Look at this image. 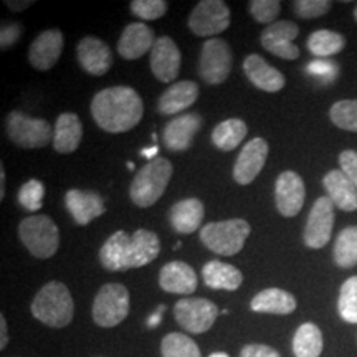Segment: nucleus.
<instances>
[{"label":"nucleus","mask_w":357,"mask_h":357,"mask_svg":"<svg viewBox=\"0 0 357 357\" xmlns=\"http://www.w3.org/2000/svg\"><path fill=\"white\" fill-rule=\"evenodd\" d=\"M91 116L102 131L128 132L141 123L144 102L131 86L105 88L93 98Z\"/></svg>","instance_id":"obj_1"},{"label":"nucleus","mask_w":357,"mask_h":357,"mask_svg":"<svg viewBox=\"0 0 357 357\" xmlns=\"http://www.w3.org/2000/svg\"><path fill=\"white\" fill-rule=\"evenodd\" d=\"M160 253V240L154 231L139 229L132 235L114 231L100 250V263L108 271H126L153 263Z\"/></svg>","instance_id":"obj_2"},{"label":"nucleus","mask_w":357,"mask_h":357,"mask_svg":"<svg viewBox=\"0 0 357 357\" xmlns=\"http://www.w3.org/2000/svg\"><path fill=\"white\" fill-rule=\"evenodd\" d=\"M30 310L33 318L40 323L61 329L73 321L75 301L66 284L60 281H50L35 294Z\"/></svg>","instance_id":"obj_3"},{"label":"nucleus","mask_w":357,"mask_h":357,"mask_svg":"<svg viewBox=\"0 0 357 357\" xmlns=\"http://www.w3.org/2000/svg\"><path fill=\"white\" fill-rule=\"evenodd\" d=\"M172 172L174 167L169 159L154 158L149 160L144 167L137 171L129 187V197L132 204L141 208L154 205L166 192Z\"/></svg>","instance_id":"obj_4"},{"label":"nucleus","mask_w":357,"mask_h":357,"mask_svg":"<svg viewBox=\"0 0 357 357\" xmlns=\"http://www.w3.org/2000/svg\"><path fill=\"white\" fill-rule=\"evenodd\" d=\"M252 227L243 218L211 222L200 229V242L211 252L222 257H234L242 252Z\"/></svg>","instance_id":"obj_5"},{"label":"nucleus","mask_w":357,"mask_h":357,"mask_svg":"<svg viewBox=\"0 0 357 357\" xmlns=\"http://www.w3.org/2000/svg\"><path fill=\"white\" fill-rule=\"evenodd\" d=\"M19 238L29 253L40 260L52 258L60 247V230L48 215H30L19 225Z\"/></svg>","instance_id":"obj_6"},{"label":"nucleus","mask_w":357,"mask_h":357,"mask_svg":"<svg viewBox=\"0 0 357 357\" xmlns=\"http://www.w3.org/2000/svg\"><path fill=\"white\" fill-rule=\"evenodd\" d=\"M129 314V291L121 283H106L96 293L91 316L100 328H116Z\"/></svg>","instance_id":"obj_7"},{"label":"nucleus","mask_w":357,"mask_h":357,"mask_svg":"<svg viewBox=\"0 0 357 357\" xmlns=\"http://www.w3.org/2000/svg\"><path fill=\"white\" fill-rule=\"evenodd\" d=\"M7 134L15 146L24 149H40L53 141V126L45 119L30 118L20 111L7 116Z\"/></svg>","instance_id":"obj_8"},{"label":"nucleus","mask_w":357,"mask_h":357,"mask_svg":"<svg viewBox=\"0 0 357 357\" xmlns=\"http://www.w3.org/2000/svg\"><path fill=\"white\" fill-rule=\"evenodd\" d=\"M231 63H234V56L229 43L222 38H208L202 45L199 58V75L207 84L217 86L227 82Z\"/></svg>","instance_id":"obj_9"},{"label":"nucleus","mask_w":357,"mask_h":357,"mask_svg":"<svg viewBox=\"0 0 357 357\" xmlns=\"http://www.w3.org/2000/svg\"><path fill=\"white\" fill-rule=\"evenodd\" d=\"M230 8L222 0H200L189 15V29L197 37H211L230 26Z\"/></svg>","instance_id":"obj_10"},{"label":"nucleus","mask_w":357,"mask_h":357,"mask_svg":"<svg viewBox=\"0 0 357 357\" xmlns=\"http://www.w3.org/2000/svg\"><path fill=\"white\" fill-rule=\"evenodd\" d=\"M174 318L187 333L204 334L218 318V307L205 298H182L174 305Z\"/></svg>","instance_id":"obj_11"},{"label":"nucleus","mask_w":357,"mask_h":357,"mask_svg":"<svg viewBox=\"0 0 357 357\" xmlns=\"http://www.w3.org/2000/svg\"><path fill=\"white\" fill-rule=\"evenodd\" d=\"M334 204L328 197H319L307 215L303 240L311 250L324 248L329 243L334 229Z\"/></svg>","instance_id":"obj_12"},{"label":"nucleus","mask_w":357,"mask_h":357,"mask_svg":"<svg viewBox=\"0 0 357 357\" xmlns=\"http://www.w3.org/2000/svg\"><path fill=\"white\" fill-rule=\"evenodd\" d=\"M300 35V26L289 20H276L261 32V47L271 55L293 61L300 56V48L294 45V38Z\"/></svg>","instance_id":"obj_13"},{"label":"nucleus","mask_w":357,"mask_h":357,"mask_svg":"<svg viewBox=\"0 0 357 357\" xmlns=\"http://www.w3.org/2000/svg\"><path fill=\"white\" fill-rule=\"evenodd\" d=\"M306 199L303 177L294 171L281 172L275 184V204L283 217L291 218L301 212Z\"/></svg>","instance_id":"obj_14"},{"label":"nucleus","mask_w":357,"mask_h":357,"mask_svg":"<svg viewBox=\"0 0 357 357\" xmlns=\"http://www.w3.org/2000/svg\"><path fill=\"white\" fill-rule=\"evenodd\" d=\"M268 153H270V146H268L266 139H263V137L250 139L235 160L234 178L236 184H252L265 167Z\"/></svg>","instance_id":"obj_15"},{"label":"nucleus","mask_w":357,"mask_h":357,"mask_svg":"<svg viewBox=\"0 0 357 357\" xmlns=\"http://www.w3.org/2000/svg\"><path fill=\"white\" fill-rule=\"evenodd\" d=\"M151 71L160 83H172L182 65V55L171 37H159L151 50Z\"/></svg>","instance_id":"obj_16"},{"label":"nucleus","mask_w":357,"mask_h":357,"mask_svg":"<svg viewBox=\"0 0 357 357\" xmlns=\"http://www.w3.org/2000/svg\"><path fill=\"white\" fill-rule=\"evenodd\" d=\"M200 128H202V116L199 113L178 114L164 126V146L172 153H185L187 149H190Z\"/></svg>","instance_id":"obj_17"},{"label":"nucleus","mask_w":357,"mask_h":357,"mask_svg":"<svg viewBox=\"0 0 357 357\" xmlns=\"http://www.w3.org/2000/svg\"><path fill=\"white\" fill-rule=\"evenodd\" d=\"M63 33L56 29L38 33L29 48L30 65L40 71L52 70L63 53Z\"/></svg>","instance_id":"obj_18"},{"label":"nucleus","mask_w":357,"mask_h":357,"mask_svg":"<svg viewBox=\"0 0 357 357\" xmlns=\"http://www.w3.org/2000/svg\"><path fill=\"white\" fill-rule=\"evenodd\" d=\"M77 56L82 68L93 77H102L113 66L111 48L96 37H84L77 47Z\"/></svg>","instance_id":"obj_19"},{"label":"nucleus","mask_w":357,"mask_h":357,"mask_svg":"<svg viewBox=\"0 0 357 357\" xmlns=\"http://www.w3.org/2000/svg\"><path fill=\"white\" fill-rule=\"evenodd\" d=\"M65 205L77 225H88L106 212L105 202L96 192L70 189L65 194Z\"/></svg>","instance_id":"obj_20"},{"label":"nucleus","mask_w":357,"mask_h":357,"mask_svg":"<svg viewBox=\"0 0 357 357\" xmlns=\"http://www.w3.org/2000/svg\"><path fill=\"white\" fill-rule=\"evenodd\" d=\"M155 40L158 38L149 26L142 22H134L123 30L118 42V53L124 60H139L147 52L153 50Z\"/></svg>","instance_id":"obj_21"},{"label":"nucleus","mask_w":357,"mask_h":357,"mask_svg":"<svg viewBox=\"0 0 357 357\" xmlns=\"http://www.w3.org/2000/svg\"><path fill=\"white\" fill-rule=\"evenodd\" d=\"M197 283L195 270L184 261H171L160 268L159 287L166 293L189 296L197 289Z\"/></svg>","instance_id":"obj_22"},{"label":"nucleus","mask_w":357,"mask_h":357,"mask_svg":"<svg viewBox=\"0 0 357 357\" xmlns=\"http://www.w3.org/2000/svg\"><path fill=\"white\" fill-rule=\"evenodd\" d=\"M243 71L253 86L266 93L281 91L287 84V78L275 66L266 63L260 55H248L243 61Z\"/></svg>","instance_id":"obj_23"},{"label":"nucleus","mask_w":357,"mask_h":357,"mask_svg":"<svg viewBox=\"0 0 357 357\" xmlns=\"http://www.w3.org/2000/svg\"><path fill=\"white\" fill-rule=\"evenodd\" d=\"M323 185L328 197L339 211H357V187L347 178L341 169H333L323 177Z\"/></svg>","instance_id":"obj_24"},{"label":"nucleus","mask_w":357,"mask_h":357,"mask_svg":"<svg viewBox=\"0 0 357 357\" xmlns=\"http://www.w3.org/2000/svg\"><path fill=\"white\" fill-rule=\"evenodd\" d=\"M205 215L204 204L199 199H184L178 200L169 211V222L174 231L182 235H190L197 231L202 225Z\"/></svg>","instance_id":"obj_25"},{"label":"nucleus","mask_w":357,"mask_h":357,"mask_svg":"<svg viewBox=\"0 0 357 357\" xmlns=\"http://www.w3.org/2000/svg\"><path fill=\"white\" fill-rule=\"evenodd\" d=\"M199 98V84L194 82H177L162 93L158 101L160 114H178L189 109Z\"/></svg>","instance_id":"obj_26"},{"label":"nucleus","mask_w":357,"mask_h":357,"mask_svg":"<svg viewBox=\"0 0 357 357\" xmlns=\"http://www.w3.org/2000/svg\"><path fill=\"white\" fill-rule=\"evenodd\" d=\"M83 139V124L78 114L63 113L53 126V147L60 154H71L78 149Z\"/></svg>","instance_id":"obj_27"},{"label":"nucleus","mask_w":357,"mask_h":357,"mask_svg":"<svg viewBox=\"0 0 357 357\" xmlns=\"http://www.w3.org/2000/svg\"><path fill=\"white\" fill-rule=\"evenodd\" d=\"M296 298L287 289L266 288L260 291L250 301V310L265 314H281L287 316L296 310Z\"/></svg>","instance_id":"obj_28"},{"label":"nucleus","mask_w":357,"mask_h":357,"mask_svg":"<svg viewBox=\"0 0 357 357\" xmlns=\"http://www.w3.org/2000/svg\"><path fill=\"white\" fill-rule=\"evenodd\" d=\"M202 278L208 288L225 289V291H236L243 283V275L238 268L218 260L205 263Z\"/></svg>","instance_id":"obj_29"},{"label":"nucleus","mask_w":357,"mask_h":357,"mask_svg":"<svg viewBox=\"0 0 357 357\" xmlns=\"http://www.w3.org/2000/svg\"><path fill=\"white\" fill-rule=\"evenodd\" d=\"M248 126L245 121L238 118H230L217 124L212 131V142L217 149L223 153H230L242 144V141L247 137Z\"/></svg>","instance_id":"obj_30"},{"label":"nucleus","mask_w":357,"mask_h":357,"mask_svg":"<svg viewBox=\"0 0 357 357\" xmlns=\"http://www.w3.org/2000/svg\"><path fill=\"white\" fill-rule=\"evenodd\" d=\"M324 347L321 329L314 323H305L296 329L293 337L294 357H319Z\"/></svg>","instance_id":"obj_31"},{"label":"nucleus","mask_w":357,"mask_h":357,"mask_svg":"<svg viewBox=\"0 0 357 357\" xmlns=\"http://www.w3.org/2000/svg\"><path fill=\"white\" fill-rule=\"evenodd\" d=\"M306 47L311 55L318 58H329L344 50L346 38L344 35L333 32V30H316L307 37Z\"/></svg>","instance_id":"obj_32"},{"label":"nucleus","mask_w":357,"mask_h":357,"mask_svg":"<svg viewBox=\"0 0 357 357\" xmlns=\"http://www.w3.org/2000/svg\"><path fill=\"white\" fill-rule=\"evenodd\" d=\"M334 263L339 268H352L357 265V225L346 227L339 231L333 248Z\"/></svg>","instance_id":"obj_33"},{"label":"nucleus","mask_w":357,"mask_h":357,"mask_svg":"<svg viewBox=\"0 0 357 357\" xmlns=\"http://www.w3.org/2000/svg\"><path fill=\"white\" fill-rule=\"evenodd\" d=\"M162 357H202L195 341L182 333H171L160 342Z\"/></svg>","instance_id":"obj_34"},{"label":"nucleus","mask_w":357,"mask_h":357,"mask_svg":"<svg viewBox=\"0 0 357 357\" xmlns=\"http://www.w3.org/2000/svg\"><path fill=\"white\" fill-rule=\"evenodd\" d=\"M337 311L346 323L357 324V275L342 283L337 298Z\"/></svg>","instance_id":"obj_35"},{"label":"nucleus","mask_w":357,"mask_h":357,"mask_svg":"<svg viewBox=\"0 0 357 357\" xmlns=\"http://www.w3.org/2000/svg\"><path fill=\"white\" fill-rule=\"evenodd\" d=\"M329 118L336 128L357 132V100L336 101L329 109Z\"/></svg>","instance_id":"obj_36"},{"label":"nucleus","mask_w":357,"mask_h":357,"mask_svg":"<svg viewBox=\"0 0 357 357\" xmlns=\"http://www.w3.org/2000/svg\"><path fill=\"white\" fill-rule=\"evenodd\" d=\"M45 197V187L37 178H32V181L25 182L19 190V202L25 211L29 212H37L42 208Z\"/></svg>","instance_id":"obj_37"},{"label":"nucleus","mask_w":357,"mask_h":357,"mask_svg":"<svg viewBox=\"0 0 357 357\" xmlns=\"http://www.w3.org/2000/svg\"><path fill=\"white\" fill-rule=\"evenodd\" d=\"M131 12L141 20H158L166 15L169 3L164 0H132Z\"/></svg>","instance_id":"obj_38"},{"label":"nucleus","mask_w":357,"mask_h":357,"mask_svg":"<svg viewBox=\"0 0 357 357\" xmlns=\"http://www.w3.org/2000/svg\"><path fill=\"white\" fill-rule=\"evenodd\" d=\"M248 8L257 24L271 25L280 15L281 2L278 0H252L248 3Z\"/></svg>","instance_id":"obj_39"},{"label":"nucleus","mask_w":357,"mask_h":357,"mask_svg":"<svg viewBox=\"0 0 357 357\" xmlns=\"http://www.w3.org/2000/svg\"><path fill=\"white\" fill-rule=\"evenodd\" d=\"M294 13L303 20H311L323 17L331 10L333 2L329 0H298L293 3Z\"/></svg>","instance_id":"obj_40"},{"label":"nucleus","mask_w":357,"mask_h":357,"mask_svg":"<svg viewBox=\"0 0 357 357\" xmlns=\"http://www.w3.org/2000/svg\"><path fill=\"white\" fill-rule=\"evenodd\" d=\"M339 167L346 174L347 178L357 187V153L352 149H346L339 154Z\"/></svg>","instance_id":"obj_41"},{"label":"nucleus","mask_w":357,"mask_h":357,"mask_svg":"<svg viewBox=\"0 0 357 357\" xmlns=\"http://www.w3.org/2000/svg\"><path fill=\"white\" fill-rule=\"evenodd\" d=\"M22 25L19 24H2V30H0V47L2 50H7L19 42V38L22 37Z\"/></svg>","instance_id":"obj_42"},{"label":"nucleus","mask_w":357,"mask_h":357,"mask_svg":"<svg viewBox=\"0 0 357 357\" xmlns=\"http://www.w3.org/2000/svg\"><path fill=\"white\" fill-rule=\"evenodd\" d=\"M240 357H281V354L266 344H248L240 352Z\"/></svg>","instance_id":"obj_43"},{"label":"nucleus","mask_w":357,"mask_h":357,"mask_svg":"<svg viewBox=\"0 0 357 357\" xmlns=\"http://www.w3.org/2000/svg\"><path fill=\"white\" fill-rule=\"evenodd\" d=\"M8 344V331H7V319L6 316L0 314V349H6Z\"/></svg>","instance_id":"obj_44"},{"label":"nucleus","mask_w":357,"mask_h":357,"mask_svg":"<svg viewBox=\"0 0 357 357\" xmlns=\"http://www.w3.org/2000/svg\"><path fill=\"white\" fill-rule=\"evenodd\" d=\"M32 0H25V2H13V0H6V6L8 7V10L10 12H24L32 6Z\"/></svg>","instance_id":"obj_45"},{"label":"nucleus","mask_w":357,"mask_h":357,"mask_svg":"<svg viewBox=\"0 0 357 357\" xmlns=\"http://www.w3.org/2000/svg\"><path fill=\"white\" fill-rule=\"evenodd\" d=\"M6 195V171L3 167H0V200Z\"/></svg>","instance_id":"obj_46"},{"label":"nucleus","mask_w":357,"mask_h":357,"mask_svg":"<svg viewBox=\"0 0 357 357\" xmlns=\"http://www.w3.org/2000/svg\"><path fill=\"white\" fill-rule=\"evenodd\" d=\"M208 357H230L227 352H213V354H211Z\"/></svg>","instance_id":"obj_47"},{"label":"nucleus","mask_w":357,"mask_h":357,"mask_svg":"<svg viewBox=\"0 0 357 357\" xmlns=\"http://www.w3.org/2000/svg\"><path fill=\"white\" fill-rule=\"evenodd\" d=\"M354 20L357 22V6L354 7Z\"/></svg>","instance_id":"obj_48"}]
</instances>
